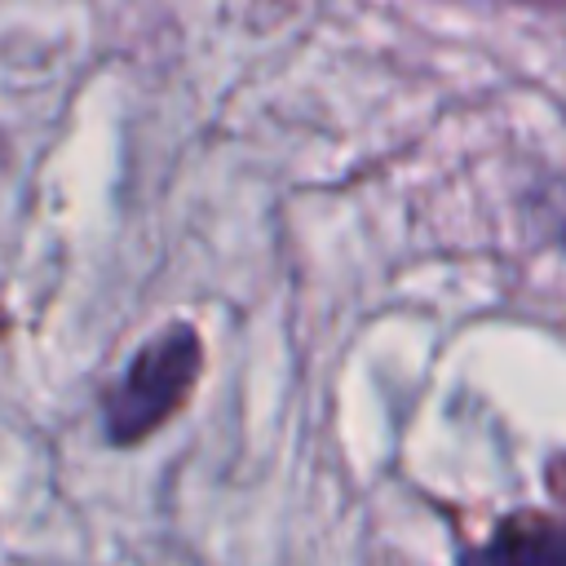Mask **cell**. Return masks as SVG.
Wrapping results in <instances>:
<instances>
[{
	"label": "cell",
	"mask_w": 566,
	"mask_h": 566,
	"mask_svg": "<svg viewBox=\"0 0 566 566\" xmlns=\"http://www.w3.org/2000/svg\"><path fill=\"white\" fill-rule=\"evenodd\" d=\"M464 566H566L562 526L544 509H517L495 522L482 548L464 553Z\"/></svg>",
	"instance_id": "cell-2"
},
{
	"label": "cell",
	"mask_w": 566,
	"mask_h": 566,
	"mask_svg": "<svg viewBox=\"0 0 566 566\" xmlns=\"http://www.w3.org/2000/svg\"><path fill=\"white\" fill-rule=\"evenodd\" d=\"M203 367V349L195 327L186 323H168L159 336H150L133 367L124 371V380L106 394V429L119 447L150 438L168 416H177L190 398V385Z\"/></svg>",
	"instance_id": "cell-1"
}]
</instances>
